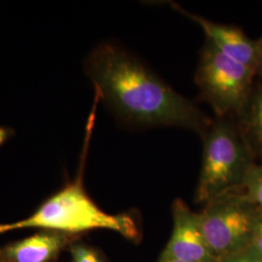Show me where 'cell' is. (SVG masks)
Listing matches in <instances>:
<instances>
[{"label": "cell", "instance_id": "52a82bcc", "mask_svg": "<svg viewBox=\"0 0 262 262\" xmlns=\"http://www.w3.org/2000/svg\"><path fill=\"white\" fill-rule=\"evenodd\" d=\"M171 7L198 24L206 34L207 41L236 61L251 68L255 73L262 66V54L258 44L250 40L242 30L235 27L213 23L203 17L187 12L176 3Z\"/></svg>", "mask_w": 262, "mask_h": 262}, {"label": "cell", "instance_id": "5b68a950", "mask_svg": "<svg viewBox=\"0 0 262 262\" xmlns=\"http://www.w3.org/2000/svg\"><path fill=\"white\" fill-rule=\"evenodd\" d=\"M201 233L216 259L238 251L250 236L257 221L248 203L227 191L207 202L198 214Z\"/></svg>", "mask_w": 262, "mask_h": 262}, {"label": "cell", "instance_id": "277c9868", "mask_svg": "<svg viewBox=\"0 0 262 262\" xmlns=\"http://www.w3.org/2000/svg\"><path fill=\"white\" fill-rule=\"evenodd\" d=\"M255 72L225 55L206 41L195 73V83L202 98L217 118L243 108Z\"/></svg>", "mask_w": 262, "mask_h": 262}, {"label": "cell", "instance_id": "30bf717a", "mask_svg": "<svg viewBox=\"0 0 262 262\" xmlns=\"http://www.w3.org/2000/svg\"><path fill=\"white\" fill-rule=\"evenodd\" d=\"M251 122L253 130L262 145V91L256 95L253 102Z\"/></svg>", "mask_w": 262, "mask_h": 262}, {"label": "cell", "instance_id": "8992f818", "mask_svg": "<svg viewBox=\"0 0 262 262\" xmlns=\"http://www.w3.org/2000/svg\"><path fill=\"white\" fill-rule=\"evenodd\" d=\"M174 227L171 240L163 253L164 258L184 262H216L201 233L198 215L178 199L173 204Z\"/></svg>", "mask_w": 262, "mask_h": 262}, {"label": "cell", "instance_id": "9a60e30c", "mask_svg": "<svg viewBox=\"0 0 262 262\" xmlns=\"http://www.w3.org/2000/svg\"><path fill=\"white\" fill-rule=\"evenodd\" d=\"M161 262H184L182 260H178V259H172V258H162Z\"/></svg>", "mask_w": 262, "mask_h": 262}, {"label": "cell", "instance_id": "7a4b0ae2", "mask_svg": "<svg viewBox=\"0 0 262 262\" xmlns=\"http://www.w3.org/2000/svg\"><path fill=\"white\" fill-rule=\"evenodd\" d=\"M35 227L62 232L106 228L129 239L138 236L137 226L130 215H110L94 203L84 191L81 176L50 197L30 216L16 223L0 225V234Z\"/></svg>", "mask_w": 262, "mask_h": 262}, {"label": "cell", "instance_id": "7c38bea8", "mask_svg": "<svg viewBox=\"0 0 262 262\" xmlns=\"http://www.w3.org/2000/svg\"><path fill=\"white\" fill-rule=\"evenodd\" d=\"M253 243L257 250V252L262 256V220L257 221L253 229Z\"/></svg>", "mask_w": 262, "mask_h": 262}, {"label": "cell", "instance_id": "4fadbf2b", "mask_svg": "<svg viewBox=\"0 0 262 262\" xmlns=\"http://www.w3.org/2000/svg\"><path fill=\"white\" fill-rule=\"evenodd\" d=\"M14 134V131L7 127L0 126V146L3 145L6 141L9 139L10 137Z\"/></svg>", "mask_w": 262, "mask_h": 262}, {"label": "cell", "instance_id": "9c48e42d", "mask_svg": "<svg viewBox=\"0 0 262 262\" xmlns=\"http://www.w3.org/2000/svg\"><path fill=\"white\" fill-rule=\"evenodd\" d=\"M244 180L249 189L250 198L262 209V167H251Z\"/></svg>", "mask_w": 262, "mask_h": 262}, {"label": "cell", "instance_id": "8fae6325", "mask_svg": "<svg viewBox=\"0 0 262 262\" xmlns=\"http://www.w3.org/2000/svg\"><path fill=\"white\" fill-rule=\"evenodd\" d=\"M74 262H100L98 256L92 250L78 246L72 250Z\"/></svg>", "mask_w": 262, "mask_h": 262}, {"label": "cell", "instance_id": "5bb4252c", "mask_svg": "<svg viewBox=\"0 0 262 262\" xmlns=\"http://www.w3.org/2000/svg\"><path fill=\"white\" fill-rule=\"evenodd\" d=\"M226 262H257L251 255H239V256H231Z\"/></svg>", "mask_w": 262, "mask_h": 262}, {"label": "cell", "instance_id": "ba28073f", "mask_svg": "<svg viewBox=\"0 0 262 262\" xmlns=\"http://www.w3.org/2000/svg\"><path fill=\"white\" fill-rule=\"evenodd\" d=\"M61 246L59 235L41 233L11 246L6 254L14 262H47L58 253Z\"/></svg>", "mask_w": 262, "mask_h": 262}, {"label": "cell", "instance_id": "6da1fadb", "mask_svg": "<svg viewBox=\"0 0 262 262\" xmlns=\"http://www.w3.org/2000/svg\"><path fill=\"white\" fill-rule=\"evenodd\" d=\"M95 94L123 122L178 126L203 134L210 120L195 104L122 48L102 43L85 61Z\"/></svg>", "mask_w": 262, "mask_h": 262}, {"label": "cell", "instance_id": "3957f363", "mask_svg": "<svg viewBox=\"0 0 262 262\" xmlns=\"http://www.w3.org/2000/svg\"><path fill=\"white\" fill-rule=\"evenodd\" d=\"M202 136L203 161L196 199L208 202L226 192L239 179L245 178L251 166L243 140L225 117H216Z\"/></svg>", "mask_w": 262, "mask_h": 262}, {"label": "cell", "instance_id": "2e32d148", "mask_svg": "<svg viewBox=\"0 0 262 262\" xmlns=\"http://www.w3.org/2000/svg\"><path fill=\"white\" fill-rule=\"evenodd\" d=\"M258 44V47H259V50H260V52H261L262 54V38L261 40H260V42L259 43H257Z\"/></svg>", "mask_w": 262, "mask_h": 262}]
</instances>
